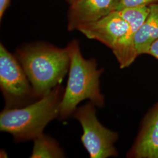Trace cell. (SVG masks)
Instances as JSON below:
<instances>
[{
  "label": "cell",
  "instance_id": "1",
  "mask_svg": "<svg viewBox=\"0 0 158 158\" xmlns=\"http://www.w3.org/2000/svg\"><path fill=\"white\" fill-rule=\"evenodd\" d=\"M15 55L28 78L36 100L60 85L69 72L70 53L68 45L59 48L45 43H34L17 49Z\"/></svg>",
  "mask_w": 158,
  "mask_h": 158
},
{
  "label": "cell",
  "instance_id": "2",
  "mask_svg": "<svg viewBox=\"0 0 158 158\" xmlns=\"http://www.w3.org/2000/svg\"><path fill=\"white\" fill-rule=\"evenodd\" d=\"M70 61L69 77L59 107V117L64 120L73 116L80 102L90 100L96 106L104 105V97L100 91V77L102 69H97L96 59H85L79 42L73 40L68 44Z\"/></svg>",
  "mask_w": 158,
  "mask_h": 158
},
{
  "label": "cell",
  "instance_id": "3",
  "mask_svg": "<svg viewBox=\"0 0 158 158\" xmlns=\"http://www.w3.org/2000/svg\"><path fill=\"white\" fill-rule=\"evenodd\" d=\"M64 89L60 85L45 96L24 107L6 108L0 114V130L15 142L28 141L42 134L46 125L59 117Z\"/></svg>",
  "mask_w": 158,
  "mask_h": 158
},
{
  "label": "cell",
  "instance_id": "4",
  "mask_svg": "<svg viewBox=\"0 0 158 158\" xmlns=\"http://www.w3.org/2000/svg\"><path fill=\"white\" fill-rule=\"evenodd\" d=\"M0 89L6 108L22 107L36 100L21 63L2 44H0Z\"/></svg>",
  "mask_w": 158,
  "mask_h": 158
},
{
  "label": "cell",
  "instance_id": "5",
  "mask_svg": "<svg viewBox=\"0 0 158 158\" xmlns=\"http://www.w3.org/2000/svg\"><path fill=\"white\" fill-rule=\"evenodd\" d=\"M95 106L91 102H89L77 108L73 115L83 128L81 143L91 158L117 156L118 153L114 143L118 139V135L99 122Z\"/></svg>",
  "mask_w": 158,
  "mask_h": 158
},
{
  "label": "cell",
  "instance_id": "6",
  "mask_svg": "<svg viewBox=\"0 0 158 158\" xmlns=\"http://www.w3.org/2000/svg\"><path fill=\"white\" fill-rule=\"evenodd\" d=\"M129 24L127 34L114 46L112 51L121 69L129 67L136 57L134 38L138 29L145 21L149 12V6H142L117 10Z\"/></svg>",
  "mask_w": 158,
  "mask_h": 158
},
{
  "label": "cell",
  "instance_id": "7",
  "mask_svg": "<svg viewBox=\"0 0 158 158\" xmlns=\"http://www.w3.org/2000/svg\"><path fill=\"white\" fill-rule=\"evenodd\" d=\"M129 29V24L118 11L80 26L77 30L90 40H97L112 49Z\"/></svg>",
  "mask_w": 158,
  "mask_h": 158
},
{
  "label": "cell",
  "instance_id": "8",
  "mask_svg": "<svg viewBox=\"0 0 158 158\" xmlns=\"http://www.w3.org/2000/svg\"><path fill=\"white\" fill-rule=\"evenodd\" d=\"M119 0H77L71 4L68 15L69 31L94 22L117 10Z\"/></svg>",
  "mask_w": 158,
  "mask_h": 158
},
{
  "label": "cell",
  "instance_id": "9",
  "mask_svg": "<svg viewBox=\"0 0 158 158\" xmlns=\"http://www.w3.org/2000/svg\"><path fill=\"white\" fill-rule=\"evenodd\" d=\"M127 157L158 158V104L145 119Z\"/></svg>",
  "mask_w": 158,
  "mask_h": 158
},
{
  "label": "cell",
  "instance_id": "10",
  "mask_svg": "<svg viewBox=\"0 0 158 158\" xmlns=\"http://www.w3.org/2000/svg\"><path fill=\"white\" fill-rule=\"evenodd\" d=\"M158 40V2L149 6L145 21L136 32L134 45L137 55L147 54L150 46Z\"/></svg>",
  "mask_w": 158,
  "mask_h": 158
},
{
  "label": "cell",
  "instance_id": "11",
  "mask_svg": "<svg viewBox=\"0 0 158 158\" xmlns=\"http://www.w3.org/2000/svg\"><path fill=\"white\" fill-rule=\"evenodd\" d=\"M65 154L57 142L42 133L34 139V147L30 158H64Z\"/></svg>",
  "mask_w": 158,
  "mask_h": 158
},
{
  "label": "cell",
  "instance_id": "12",
  "mask_svg": "<svg viewBox=\"0 0 158 158\" xmlns=\"http://www.w3.org/2000/svg\"><path fill=\"white\" fill-rule=\"evenodd\" d=\"M156 2H158V0H119L117 10L137 6H149Z\"/></svg>",
  "mask_w": 158,
  "mask_h": 158
},
{
  "label": "cell",
  "instance_id": "13",
  "mask_svg": "<svg viewBox=\"0 0 158 158\" xmlns=\"http://www.w3.org/2000/svg\"><path fill=\"white\" fill-rule=\"evenodd\" d=\"M147 54L152 56L158 60V40L154 42L150 46Z\"/></svg>",
  "mask_w": 158,
  "mask_h": 158
},
{
  "label": "cell",
  "instance_id": "14",
  "mask_svg": "<svg viewBox=\"0 0 158 158\" xmlns=\"http://www.w3.org/2000/svg\"><path fill=\"white\" fill-rule=\"evenodd\" d=\"M11 0H0V19H1L5 12L10 6Z\"/></svg>",
  "mask_w": 158,
  "mask_h": 158
},
{
  "label": "cell",
  "instance_id": "15",
  "mask_svg": "<svg viewBox=\"0 0 158 158\" xmlns=\"http://www.w3.org/2000/svg\"><path fill=\"white\" fill-rule=\"evenodd\" d=\"M0 157L1 158H8L7 152L4 150H1L0 152Z\"/></svg>",
  "mask_w": 158,
  "mask_h": 158
},
{
  "label": "cell",
  "instance_id": "16",
  "mask_svg": "<svg viewBox=\"0 0 158 158\" xmlns=\"http://www.w3.org/2000/svg\"><path fill=\"white\" fill-rule=\"evenodd\" d=\"M66 1H68V2H69L70 4H71L73 3L74 2H75V1H77V0H66Z\"/></svg>",
  "mask_w": 158,
  "mask_h": 158
}]
</instances>
